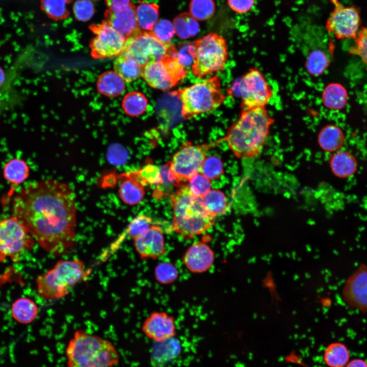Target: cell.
Instances as JSON below:
<instances>
[{"instance_id":"1","label":"cell","mask_w":367,"mask_h":367,"mask_svg":"<svg viewBox=\"0 0 367 367\" xmlns=\"http://www.w3.org/2000/svg\"><path fill=\"white\" fill-rule=\"evenodd\" d=\"M11 212L46 252L60 256L73 249L77 209L67 184L51 178L30 182L12 196Z\"/></svg>"},{"instance_id":"2","label":"cell","mask_w":367,"mask_h":367,"mask_svg":"<svg viewBox=\"0 0 367 367\" xmlns=\"http://www.w3.org/2000/svg\"><path fill=\"white\" fill-rule=\"evenodd\" d=\"M274 119L266 107L242 110L223 138L238 158L251 159L261 153Z\"/></svg>"},{"instance_id":"3","label":"cell","mask_w":367,"mask_h":367,"mask_svg":"<svg viewBox=\"0 0 367 367\" xmlns=\"http://www.w3.org/2000/svg\"><path fill=\"white\" fill-rule=\"evenodd\" d=\"M173 208V228L184 239L199 235L215 224L207 213L203 197L193 195L187 184H184L170 196Z\"/></svg>"},{"instance_id":"4","label":"cell","mask_w":367,"mask_h":367,"mask_svg":"<svg viewBox=\"0 0 367 367\" xmlns=\"http://www.w3.org/2000/svg\"><path fill=\"white\" fill-rule=\"evenodd\" d=\"M66 367H113L119 360V355L109 340L76 330L65 350Z\"/></svg>"},{"instance_id":"5","label":"cell","mask_w":367,"mask_h":367,"mask_svg":"<svg viewBox=\"0 0 367 367\" xmlns=\"http://www.w3.org/2000/svg\"><path fill=\"white\" fill-rule=\"evenodd\" d=\"M90 270L78 259H60L36 280L38 295L46 300H55L67 296L70 289L86 279Z\"/></svg>"},{"instance_id":"6","label":"cell","mask_w":367,"mask_h":367,"mask_svg":"<svg viewBox=\"0 0 367 367\" xmlns=\"http://www.w3.org/2000/svg\"><path fill=\"white\" fill-rule=\"evenodd\" d=\"M171 94L180 100L181 114L185 120L215 109L225 99L221 90L220 78L217 75L173 91Z\"/></svg>"},{"instance_id":"7","label":"cell","mask_w":367,"mask_h":367,"mask_svg":"<svg viewBox=\"0 0 367 367\" xmlns=\"http://www.w3.org/2000/svg\"><path fill=\"white\" fill-rule=\"evenodd\" d=\"M194 42L196 53L192 71L194 76L202 78L224 69L228 55L224 38L211 33Z\"/></svg>"},{"instance_id":"8","label":"cell","mask_w":367,"mask_h":367,"mask_svg":"<svg viewBox=\"0 0 367 367\" xmlns=\"http://www.w3.org/2000/svg\"><path fill=\"white\" fill-rule=\"evenodd\" d=\"M35 241L14 216L0 220V261L7 258L15 263L33 247Z\"/></svg>"},{"instance_id":"9","label":"cell","mask_w":367,"mask_h":367,"mask_svg":"<svg viewBox=\"0 0 367 367\" xmlns=\"http://www.w3.org/2000/svg\"><path fill=\"white\" fill-rule=\"evenodd\" d=\"M176 50L173 44H165L151 32L141 30L126 38L123 50L143 68Z\"/></svg>"},{"instance_id":"10","label":"cell","mask_w":367,"mask_h":367,"mask_svg":"<svg viewBox=\"0 0 367 367\" xmlns=\"http://www.w3.org/2000/svg\"><path fill=\"white\" fill-rule=\"evenodd\" d=\"M187 74L185 67L179 61L176 50L144 66L142 77L150 87L167 91L175 86Z\"/></svg>"},{"instance_id":"11","label":"cell","mask_w":367,"mask_h":367,"mask_svg":"<svg viewBox=\"0 0 367 367\" xmlns=\"http://www.w3.org/2000/svg\"><path fill=\"white\" fill-rule=\"evenodd\" d=\"M223 142L221 138L214 142L194 145L188 142L184 143L169 162V169L182 184L200 171L207 152Z\"/></svg>"},{"instance_id":"12","label":"cell","mask_w":367,"mask_h":367,"mask_svg":"<svg viewBox=\"0 0 367 367\" xmlns=\"http://www.w3.org/2000/svg\"><path fill=\"white\" fill-rule=\"evenodd\" d=\"M242 110L266 107L273 91L263 73L256 67L250 68L236 85Z\"/></svg>"},{"instance_id":"13","label":"cell","mask_w":367,"mask_h":367,"mask_svg":"<svg viewBox=\"0 0 367 367\" xmlns=\"http://www.w3.org/2000/svg\"><path fill=\"white\" fill-rule=\"evenodd\" d=\"M333 8L326 24L327 32L339 39L355 38L360 25V15L356 8L345 6L339 0H330Z\"/></svg>"},{"instance_id":"14","label":"cell","mask_w":367,"mask_h":367,"mask_svg":"<svg viewBox=\"0 0 367 367\" xmlns=\"http://www.w3.org/2000/svg\"><path fill=\"white\" fill-rule=\"evenodd\" d=\"M91 30L94 37L91 41V54L95 59L117 57L123 51L126 38L107 22L94 25Z\"/></svg>"},{"instance_id":"15","label":"cell","mask_w":367,"mask_h":367,"mask_svg":"<svg viewBox=\"0 0 367 367\" xmlns=\"http://www.w3.org/2000/svg\"><path fill=\"white\" fill-rule=\"evenodd\" d=\"M342 295L349 306L367 313V265H361L349 277Z\"/></svg>"},{"instance_id":"16","label":"cell","mask_w":367,"mask_h":367,"mask_svg":"<svg viewBox=\"0 0 367 367\" xmlns=\"http://www.w3.org/2000/svg\"><path fill=\"white\" fill-rule=\"evenodd\" d=\"M136 251L142 259H156L165 252V240L162 228L152 225L142 235L134 240Z\"/></svg>"},{"instance_id":"17","label":"cell","mask_w":367,"mask_h":367,"mask_svg":"<svg viewBox=\"0 0 367 367\" xmlns=\"http://www.w3.org/2000/svg\"><path fill=\"white\" fill-rule=\"evenodd\" d=\"M142 328L147 336L158 342L171 338L176 331L174 318L163 311L151 313L144 321Z\"/></svg>"},{"instance_id":"18","label":"cell","mask_w":367,"mask_h":367,"mask_svg":"<svg viewBox=\"0 0 367 367\" xmlns=\"http://www.w3.org/2000/svg\"><path fill=\"white\" fill-rule=\"evenodd\" d=\"M214 260V254L212 249L202 242L192 244L184 256L186 266L194 273H202L208 270Z\"/></svg>"},{"instance_id":"19","label":"cell","mask_w":367,"mask_h":367,"mask_svg":"<svg viewBox=\"0 0 367 367\" xmlns=\"http://www.w3.org/2000/svg\"><path fill=\"white\" fill-rule=\"evenodd\" d=\"M106 21L126 38L140 30L136 16V8L131 4L116 11L110 10Z\"/></svg>"},{"instance_id":"20","label":"cell","mask_w":367,"mask_h":367,"mask_svg":"<svg viewBox=\"0 0 367 367\" xmlns=\"http://www.w3.org/2000/svg\"><path fill=\"white\" fill-rule=\"evenodd\" d=\"M122 178L119 188V197L123 203L129 205L140 203L143 199L145 186L132 171L121 175Z\"/></svg>"},{"instance_id":"21","label":"cell","mask_w":367,"mask_h":367,"mask_svg":"<svg viewBox=\"0 0 367 367\" xmlns=\"http://www.w3.org/2000/svg\"><path fill=\"white\" fill-rule=\"evenodd\" d=\"M331 44L314 48L307 56L305 68L310 75L317 76L322 74L330 63Z\"/></svg>"},{"instance_id":"22","label":"cell","mask_w":367,"mask_h":367,"mask_svg":"<svg viewBox=\"0 0 367 367\" xmlns=\"http://www.w3.org/2000/svg\"><path fill=\"white\" fill-rule=\"evenodd\" d=\"M113 67L125 82H132L142 77L143 68L124 51L115 59Z\"/></svg>"},{"instance_id":"23","label":"cell","mask_w":367,"mask_h":367,"mask_svg":"<svg viewBox=\"0 0 367 367\" xmlns=\"http://www.w3.org/2000/svg\"><path fill=\"white\" fill-rule=\"evenodd\" d=\"M125 88V81L115 71L108 70L103 72L97 82L98 92L108 97L120 95Z\"/></svg>"},{"instance_id":"24","label":"cell","mask_w":367,"mask_h":367,"mask_svg":"<svg viewBox=\"0 0 367 367\" xmlns=\"http://www.w3.org/2000/svg\"><path fill=\"white\" fill-rule=\"evenodd\" d=\"M11 312L13 318L16 322L22 324H29L36 319L38 307L31 299L21 297L13 302Z\"/></svg>"},{"instance_id":"25","label":"cell","mask_w":367,"mask_h":367,"mask_svg":"<svg viewBox=\"0 0 367 367\" xmlns=\"http://www.w3.org/2000/svg\"><path fill=\"white\" fill-rule=\"evenodd\" d=\"M30 168L23 160L12 159L4 166L3 175L5 179L12 186V189L23 183L29 176Z\"/></svg>"},{"instance_id":"26","label":"cell","mask_w":367,"mask_h":367,"mask_svg":"<svg viewBox=\"0 0 367 367\" xmlns=\"http://www.w3.org/2000/svg\"><path fill=\"white\" fill-rule=\"evenodd\" d=\"M318 143L324 151L333 152L343 145L344 136L342 130L337 126L328 125L320 130L318 137Z\"/></svg>"},{"instance_id":"27","label":"cell","mask_w":367,"mask_h":367,"mask_svg":"<svg viewBox=\"0 0 367 367\" xmlns=\"http://www.w3.org/2000/svg\"><path fill=\"white\" fill-rule=\"evenodd\" d=\"M330 165L333 173L340 177L352 175L357 168V163L354 156L345 151L335 153L330 159Z\"/></svg>"},{"instance_id":"28","label":"cell","mask_w":367,"mask_h":367,"mask_svg":"<svg viewBox=\"0 0 367 367\" xmlns=\"http://www.w3.org/2000/svg\"><path fill=\"white\" fill-rule=\"evenodd\" d=\"M347 93L346 89L337 83H331L325 87L322 94L323 104L327 108L340 110L347 102Z\"/></svg>"},{"instance_id":"29","label":"cell","mask_w":367,"mask_h":367,"mask_svg":"<svg viewBox=\"0 0 367 367\" xmlns=\"http://www.w3.org/2000/svg\"><path fill=\"white\" fill-rule=\"evenodd\" d=\"M136 13L140 29L151 32L159 15V7L154 3H142L136 8Z\"/></svg>"},{"instance_id":"30","label":"cell","mask_w":367,"mask_h":367,"mask_svg":"<svg viewBox=\"0 0 367 367\" xmlns=\"http://www.w3.org/2000/svg\"><path fill=\"white\" fill-rule=\"evenodd\" d=\"M324 360L329 367H344L349 361V352L346 346L340 343H333L326 349Z\"/></svg>"},{"instance_id":"31","label":"cell","mask_w":367,"mask_h":367,"mask_svg":"<svg viewBox=\"0 0 367 367\" xmlns=\"http://www.w3.org/2000/svg\"><path fill=\"white\" fill-rule=\"evenodd\" d=\"M175 34L181 39L196 36L199 32V24L189 13H182L176 16L173 22Z\"/></svg>"},{"instance_id":"32","label":"cell","mask_w":367,"mask_h":367,"mask_svg":"<svg viewBox=\"0 0 367 367\" xmlns=\"http://www.w3.org/2000/svg\"><path fill=\"white\" fill-rule=\"evenodd\" d=\"M148 99L144 94L138 91L127 93L122 101L123 111L128 116L136 117L143 114L147 108Z\"/></svg>"},{"instance_id":"33","label":"cell","mask_w":367,"mask_h":367,"mask_svg":"<svg viewBox=\"0 0 367 367\" xmlns=\"http://www.w3.org/2000/svg\"><path fill=\"white\" fill-rule=\"evenodd\" d=\"M205 207L209 216L214 219L224 214L227 208V201L225 194L220 190H211L203 197Z\"/></svg>"},{"instance_id":"34","label":"cell","mask_w":367,"mask_h":367,"mask_svg":"<svg viewBox=\"0 0 367 367\" xmlns=\"http://www.w3.org/2000/svg\"><path fill=\"white\" fill-rule=\"evenodd\" d=\"M152 219L145 215H139L136 216L129 223L127 228L114 243L118 246L120 243L124 240L125 237L134 240L144 233L152 225Z\"/></svg>"},{"instance_id":"35","label":"cell","mask_w":367,"mask_h":367,"mask_svg":"<svg viewBox=\"0 0 367 367\" xmlns=\"http://www.w3.org/2000/svg\"><path fill=\"white\" fill-rule=\"evenodd\" d=\"M215 9L213 0H191L189 13L197 20L204 21L214 15Z\"/></svg>"},{"instance_id":"36","label":"cell","mask_w":367,"mask_h":367,"mask_svg":"<svg viewBox=\"0 0 367 367\" xmlns=\"http://www.w3.org/2000/svg\"><path fill=\"white\" fill-rule=\"evenodd\" d=\"M200 172L210 180L218 179L224 174L223 162L217 156H206L202 165Z\"/></svg>"},{"instance_id":"37","label":"cell","mask_w":367,"mask_h":367,"mask_svg":"<svg viewBox=\"0 0 367 367\" xmlns=\"http://www.w3.org/2000/svg\"><path fill=\"white\" fill-rule=\"evenodd\" d=\"M135 172L145 186L163 184L160 169L152 164H148L141 169L135 171Z\"/></svg>"},{"instance_id":"38","label":"cell","mask_w":367,"mask_h":367,"mask_svg":"<svg viewBox=\"0 0 367 367\" xmlns=\"http://www.w3.org/2000/svg\"><path fill=\"white\" fill-rule=\"evenodd\" d=\"M151 33L159 41L167 45L172 43L171 40L175 34L173 23L166 19L158 20Z\"/></svg>"},{"instance_id":"39","label":"cell","mask_w":367,"mask_h":367,"mask_svg":"<svg viewBox=\"0 0 367 367\" xmlns=\"http://www.w3.org/2000/svg\"><path fill=\"white\" fill-rule=\"evenodd\" d=\"M188 182L190 192L196 196L203 197L211 190V180L201 173L193 175Z\"/></svg>"},{"instance_id":"40","label":"cell","mask_w":367,"mask_h":367,"mask_svg":"<svg viewBox=\"0 0 367 367\" xmlns=\"http://www.w3.org/2000/svg\"><path fill=\"white\" fill-rule=\"evenodd\" d=\"M169 339L161 342V345L155 349L153 358L156 361H165L170 360L178 352L179 347L177 343L169 341Z\"/></svg>"},{"instance_id":"41","label":"cell","mask_w":367,"mask_h":367,"mask_svg":"<svg viewBox=\"0 0 367 367\" xmlns=\"http://www.w3.org/2000/svg\"><path fill=\"white\" fill-rule=\"evenodd\" d=\"M355 39L352 53L357 56L367 66V27L359 30Z\"/></svg>"},{"instance_id":"42","label":"cell","mask_w":367,"mask_h":367,"mask_svg":"<svg viewBox=\"0 0 367 367\" xmlns=\"http://www.w3.org/2000/svg\"><path fill=\"white\" fill-rule=\"evenodd\" d=\"M67 0H42L41 7L49 16L61 17L66 13Z\"/></svg>"},{"instance_id":"43","label":"cell","mask_w":367,"mask_h":367,"mask_svg":"<svg viewBox=\"0 0 367 367\" xmlns=\"http://www.w3.org/2000/svg\"><path fill=\"white\" fill-rule=\"evenodd\" d=\"M177 51L179 61L184 67L192 65L196 53L194 42L180 45Z\"/></svg>"},{"instance_id":"44","label":"cell","mask_w":367,"mask_h":367,"mask_svg":"<svg viewBox=\"0 0 367 367\" xmlns=\"http://www.w3.org/2000/svg\"><path fill=\"white\" fill-rule=\"evenodd\" d=\"M155 273L159 281L166 283L173 280L176 275L174 268L170 265L163 264L158 267Z\"/></svg>"},{"instance_id":"45","label":"cell","mask_w":367,"mask_h":367,"mask_svg":"<svg viewBox=\"0 0 367 367\" xmlns=\"http://www.w3.org/2000/svg\"><path fill=\"white\" fill-rule=\"evenodd\" d=\"M227 3L229 8L234 12L244 14L252 9L255 0H227Z\"/></svg>"},{"instance_id":"46","label":"cell","mask_w":367,"mask_h":367,"mask_svg":"<svg viewBox=\"0 0 367 367\" xmlns=\"http://www.w3.org/2000/svg\"><path fill=\"white\" fill-rule=\"evenodd\" d=\"M76 15L82 19H86L92 14L91 5L87 1H82L75 6Z\"/></svg>"},{"instance_id":"47","label":"cell","mask_w":367,"mask_h":367,"mask_svg":"<svg viewBox=\"0 0 367 367\" xmlns=\"http://www.w3.org/2000/svg\"><path fill=\"white\" fill-rule=\"evenodd\" d=\"M107 4L111 11H116L129 6L130 0H107Z\"/></svg>"},{"instance_id":"48","label":"cell","mask_w":367,"mask_h":367,"mask_svg":"<svg viewBox=\"0 0 367 367\" xmlns=\"http://www.w3.org/2000/svg\"><path fill=\"white\" fill-rule=\"evenodd\" d=\"M346 367H367V363L362 359H355L348 363Z\"/></svg>"},{"instance_id":"49","label":"cell","mask_w":367,"mask_h":367,"mask_svg":"<svg viewBox=\"0 0 367 367\" xmlns=\"http://www.w3.org/2000/svg\"><path fill=\"white\" fill-rule=\"evenodd\" d=\"M4 73L2 69L0 68V86L2 84L4 81Z\"/></svg>"}]
</instances>
